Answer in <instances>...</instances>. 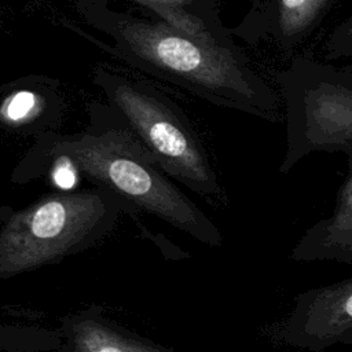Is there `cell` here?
<instances>
[{"label": "cell", "instance_id": "obj_1", "mask_svg": "<svg viewBox=\"0 0 352 352\" xmlns=\"http://www.w3.org/2000/svg\"><path fill=\"white\" fill-rule=\"evenodd\" d=\"M85 19L111 37L117 55L206 100L279 122L280 99L249 65L239 47H223L184 33L164 21H146L81 0Z\"/></svg>", "mask_w": 352, "mask_h": 352}, {"label": "cell", "instance_id": "obj_2", "mask_svg": "<svg viewBox=\"0 0 352 352\" xmlns=\"http://www.w3.org/2000/svg\"><path fill=\"white\" fill-rule=\"evenodd\" d=\"M52 153L67 158L111 195L124 198L204 243L221 245L217 227L165 177L151 153L129 132L109 129L98 135L81 133L59 139Z\"/></svg>", "mask_w": 352, "mask_h": 352}, {"label": "cell", "instance_id": "obj_3", "mask_svg": "<svg viewBox=\"0 0 352 352\" xmlns=\"http://www.w3.org/2000/svg\"><path fill=\"white\" fill-rule=\"evenodd\" d=\"M286 110V151L279 173L316 151L352 150V66L307 56L276 74Z\"/></svg>", "mask_w": 352, "mask_h": 352}, {"label": "cell", "instance_id": "obj_4", "mask_svg": "<svg viewBox=\"0 0 352 352\" xmlns=\"http://www.w3.org/2000/svg\"><path fill=\"white\" fill-rule=\"evenodd\" d=\"M113 206L104 190L56 192L12 214L0 231V278L52 261L91 236Z\"/></svg>", "mask_w": 352, "mask_h": 352}, {"label": "cell", "instance_id": "obj_5", "mask_svg": "<svg viewBox=\"0 0 352 352\" xmlns=\"http://www.w3.org/2000/svg\"><path fill=\"white\" fill-rule=\"evenodd\" d=\"M98 84L165 173L198 194H221L214 169L198 138L166 103L146 87L109 73H99Z\"/></svg>", "mask_w": 352, "mask_h": 352}, {"label": "cell", "instance_id": "obj_6", "mask_svg": "<svg viewBox=\"0 0 352 352\" xmlns=\"http://www.w3.org/2000/svg\"><path fill=\"white\" fill-rule=\"evenodd\" d=\"M268 331L275 341L309 352L352 344V276L301 292Z\"/></svg>", "mask_w": 352, "mask_h": 352}, {"label": "cell", "instance_id": "obj_7", "mask_svg": "<svg viewBox=\"0 0 352 352\" xmlns=\"http://www.w3.org/2000/svg\"><path fill=\"white\" fill-rule=\"evenodd\" d=\"M334 0H253L232 36L249 44L271 43L292 54L319 26Z\"/></svg>", "mask_w": 352, "mask_h": 352}, {"label": "cell", "instance_id": "obj_8", "mask_svg": "<svg viewBox=\"0 0 352 352\" xmlns=\"http://www.w3.org/2000/svg\"><path fill=\"white\" fill-rule=\"evenodd\" d=\"M349 172L340 187L333 212L311 226L296 242L290 258L352 264V150L346 153Z\"/></svg>", "mask_w": 352, "mask_h": 352}, {"label": "cell", "instance_id": "obj_9", "mask_svg": "<svg viewBox=\"0 0 352 352\" xmlns=\"http://www.w3.org/2000/svg\"><path fill=\"white\" fill-rule=\"evenodd\" d=\"M151 8L160 19L197 38L236 47L230 29L219 18L217 0H133Z\"/></svg>", "mask_w": 352, "mask_h": 352}, {"label": "cell", "instance_id": "obj_10", "mask_svg": "<svg viewBox=\"0 0 352 352\" xmlns=\"http://www.w3.org/2000/svg\"><path fill=\"white\" fill-rule=\"evenodd\" d=\"M72 341L74 352H161L94 320L77 323Z\"/></svg>", "mask_w": 352, "mask_h": 352}, {"label": "cell", "instance_id": "obj_11", "mask_svg": "<svg viewBox=\"0 0 352 352\" xmlns=\"http://www.w3.org/2000/svg\"><path fill=\"white\" fill-rule=\"evenodd\" d=\"M41 109V98L33 92L21 89L4 99L0 106V118L8 125H22L36 117Z\"/></svg>", "mask_w": 352, "mask_h": 352}, {"label": "cell", "instance_id": "obj_12", "mask_svg": "<svg viewBox=\"0 0 352 352\" xmlns=\"http://www.w3.org/2000/svg\"><path fill=\"white\" fill-rule=\"evenodd\" d=\"M352 56V15L340 22L327 36L324 43V59Z\"/></svg>", "mask_w": 352, "mask_h": 352}, {"label": "cell", "instance_id": "obj_13", "mask_svg": "<svg viewBox=\"0 0 352 352\" xmlns=\"http://www.w3.org/2000/svg\"><path fill=\"white\" fill-rule=\"evenodd\" d=\"M65 158V157H63ZM67 162H66V165H63V166H60V169H58L56 172H55V179H56V183L60 186V187H70V184H73V172H70V169H72V166H73V164L67 160V158H65Z\"/></svg>", "mask_w": 352, "mask_h": 352}]
</instances>
